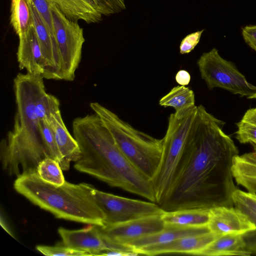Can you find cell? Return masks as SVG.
I'll use <instances>...</instances> for the list:
<instances>
[{
    "label": "cell",
    "instance_id": "1",
    "mask_svg": "<svg viewBox=\"0 0 256 256\" xmlns=\"http://www.w3.org/2000/svg\"><path fill=\"white\" fill-rule=\"evenodd\" d=\"M224 122L200 105L172 182L158 204L164 212L234 206L232 172L238 150Z\"/></svg>",
    "mask_w": 256,
    "mask_h": 256
},
{
    "label": "cell",
    "instance_id": "2",
    "mask_svg": "<svg viewBox=\"0 0 256 256\" xmlns=\"http://www.w3.org/2000/svg\"><path fill=\"white\" fill-rule=\"evenodd\" d=\"M72 128L81 152L75 169L156 203L152 182L124 156L96 114L76 118Z\"/></svg>",
    "mask_w": 256,
    "mask_h": 256
},
{
    "label": "cell",
    "instance_id": "3",
    "mask_svg": "<svg viewBox=\"0 0 256 256\" xmlns=\"http://www.w3.org/2000/svg\"><path fill=\"white\" fill-rule=\"evenodd\" d=\"M42 74L18 73L14 80L16 111L14 126L0 142L2 169L10 176L37 171L50 157L42 136L36 112L38 100L46 92Z\"/></svg>",
    "mask_w": 256,
    "mask_h": 256
},
{
    "label": "cell",
    "instance_id": "4",
    "mask_svg": "<svg viewBox=\"0 0 256 256\" xmlns=\"http://www.w3.org/2000/svg\"><path fill=\"white\" fill-rule=\"evenodd\" d=\"M16 191L32 203L56 218L94 224L104 225L105 215L88 184L65 182L58 186L43 180L37 171L21 174L14 183Z\"/></svg>",
    "mask_w": 256,
    "mask_h": 256
},
{
    "label": "cell",
    "instance_id": "5",
    "mask_svg": "<svg viewBox=\"0 0 256 256\" xmlns=\"http://www.w3.org/2000/svg\"><path fill=\"white\" fill-rule=\"evenodd\" d=\"M90 107L101 118L124 156L152 182L160 164L163 139L156 138L136 129L97 102H91Z\"/></svg>",
    "mask_w": 256,
    "mask_h": 256
},
{
    "label": "cell",
    "instance_id": "6",
    "mask_svg": "<svg viewBox=\"0 0 256 256\" xmlns=\"http://www.w3.org/2000/svg\"><path fill=\"white\" fill-rule=\"evenodd\" d=\"M198 106L171 114L163 139L159 168L152 180L156 203L158 204L168 190L182 158L188 134L194 122Z\"/></svg>",
    "mask_w": 256,
    "mask_h": 256
},
{
    "label": "cell",
    "instance_id": "7",
    "mask_svg": "<svg viewBox=\"0 0 256 256\" xmlns=\"http://www.w3.org/2000/svg\"><path fill=\"white\" fill-rule=\"evenodd\" d=\"M197 64L210 90L220 88L241 97L256 99V86L247 81L232 62L222 58L216 48L203 53Z\"/></svg>",
    "mask_w": 256,
    "mask_h": 256
},
{
    "label": "cell",
    "instance_id": "8",
    "mask_svg": "<svg viewBox=\"0 0 256 256\" xmlns=\"http://www.w3.org/2000/svg\"><path fill=\"white\" fill-rule=\"evenodd\" d=\"M49 2L60 58V80L72 81L82 58L84 30L78 21L70 20L56 5Z\"/></svg>",
    "mask_w": 256,
    "mask_h": 256
},
{
    "label": "cell",
    "instance_id": "9",
    "mask_svg": "<svg viewBox=\"0 0 256 256\" xmlns=\"http://www.w3.org/2000/svg\"><path fill=\"white\" fill-rule=\"evenodd\" d=\"M92 194L104 214V226L148 216H161L165 212L158 204L154 202L126 198L99 190L94 188Z\"/></svg>",
    "mask_w": 256,
    "mask_h": 256
},
{
    "label": "cell",
    "instance_id": "10",
    "mask_svg": "<svg viewBox=\"0 0 256 256\" xmlns=\"http://www.w3.org/2000/svg\"><path fill=\"white\" fill-rule=\"evenodd\" d=\"M161 216H148L114 224L99 226V228L104 240L124 246L127 242L164 230L165 224Z\"/></svg>",
    "mask_w": 256,
    "mask_h": 256
},
{
    "label": "cell",
    "instance_id": "11",
    "mask_svg": "<svg viewBox=\"0 0 256 256\" xmlns=\"http://www.w3.org/2000/svg\"><path fill=\"white\" fill-rule=\"evenodd\" d=\"M210 232L218 236L244 234L256 230V224L236 208L219 206L210 209L208 224Z\"/></svg>",
    "mask_w": 256,
    "mask_h": 256
},
{
    "label": "cell",
    "instance_id": "12",
    "mask_svg": "<svg viewBox=\"0 0 256 256\" xmlns=\"http://www.w3.org/2000/svg\"><path fill=\"white\" fill-rule=\"evenodd\" d=\"M218 236L210 231L207 232L184 236L171 242L144 247L134 252L138 254L156 256L164 254H196L213 242Z\"/></svg>",
    "mask_w": 256,
    "mask_h": 256
},
{
    "label": "cell",
    "instance_id": "13",
    "mask_svg": "<svg viewBox=\"0 0 256 256\" xmlns=\"http://www.w3.org/2000/svg\"><path fill=\"white\" fill-rule=\"evenodd\" d=\"M58 233L64 246L88 252L92 256H98L101 251L108 249L99 226L96 225L90 224L83 228L74 230L60 227Z\"/></svg>",
    "mask_w": 256,
    "mask_h": 256
},
{
    "label": "cell",
    "instance_id": "14",
    "mask_svg": "<svg viewBox=\"0 0 256 256\" xmlns=\"http://www.w3.org/2000/svg\"><path fill=\"white\" fill-rule=\"evenodd\" d=\"M18 68L27 72L43 75L45 78L48 70L36 33L33 26L24 36L19 38L16 53Z\"/></svg>",
    "mask_w": 256,
    "mask_h": 256
},
{
    "label": "cell",
    "instance_id": "15",
    "mask_svg": "<svg viewBox=\"0 0 256 256\" xmlns=\"http://www.w3.org/2000/svg\"><path fill=\"white\" fill-rule=\"evenodd\" d=\"M48 120L53 130L56 145L62 157L60 165L62 170H68L70 168V162H76L80 158L81 154L80 146L76 140L67 130L60 111L51 116Z\"/></svg>",
    "mask_w": 256,
    "mask_h": 256
},
{
    "label": "cell",
    "instance_id": "16",
    "mask_svg": "<svg viewBox=\"0 0 256 256\" xmlns=\"http://www.w3.org/2000/svg\"><path fill=\"white\" fill-rule=\"evenodd\" d=\"M210 231L208 226L200 227H182L165 225L164 228L161 231L127 242L124 244V246L135 252L136 250L140 248L166 244L181 238L201 234Z\"/></svg>",
    "mask_w": 256,
    "mask_h": 256
},
{
    "label": "cell",
    "instance_id": "17",
    "mask_svg": "<svg viewBox=\"0 0 256 256\" xmlns=\"http://www.w3.org/2000/svg\"><path fill=\"white\" fill-rule=\"evenodd\" d=\"M54 4L70 20L88 24L102 20V10L98 0H48Z\"/></svg>",
    "mask_w": 256,
    "mask_h": 256
},
{
    "label": "cell",
    "instance_id": "18",
    "mask_svg": "<svg viewBox=\"0 0 256 256\" xmlns=\"http://www.w3.org/2000/svg\"><path fill=\"white\" fill-rule=\"evenodd\" d=\"M196 255L250 256L252 254L246 249L243 234H228L218 237Z\"/></svg>",
    "mask_w": 256,
    "mask_h": 256
},
{
    "label": "cell",
    "instance_id": "19",
    "mask_svg": "<svg viewBox=\"0 0 256 256\" xmlns=\"http://www.w3.org/2000/svg\"><path fill=\"white\" fill-rule=\"evenodd\" d=\"M254 150L234 157L232 172L238 184L256 194V150Z\"/></svg>",
    "mask_w": 256,
    "mask_h": 256
},
{
    "label": "cell",
    "instance_id": "20",
    "mask_svg": "<svg viewBox=\"0 0 256 256\" xmlns=\"http://www.w3.org/2000/svg\"><path fill=\"white\" fill-rule=\"evenodd\" d=\"M210 216V209H186L165 212L161 216L165 225L182 227L207 226Z\"/></svg>",
    "mask_w": 256,
    "mask_h": 256
},
{
    "label": "cell",
    "instance_id": "21",
    "mask_svg": "<svg viewBox=\"0 0 256 256\" xmlns=\"http://www.w3.org/2000/svg\"><path fill=\"white\" fill-rule=\"evenodd\" d=\"M10 24L18 38L25 36L33 26L30 0H10Z\"/></svg>",
    "mask_w": 256,
    "mask_h": 256
},
{
    "label": "cell",
    "instance_id": "22",
    "mask_svg": "<svg viewBox=\"0 0 256 256\" xmlns=\"http://www.w3.org/2000/svg\"><path fill=\"white\" fill-rule=\"evenodd\" d=\"M159 104L164 108L172 107L178 112L195 106L194 94L185 86L174 87L159 100Z\"/></svg>",
    "mask_w": 256,
    "mask_h": 256
},
{
    "label": "cell",
    "instance_id": "23",
    "mask_svg": "<svg viewBox=\"0 0 256 256\" xmlns=\"http://www.w3.org/2000/svg\"><path fill=\"white\" fill-rule=\"evenodd\" d=\"M236 124V138L240 144L256 142V107L248 110Z\"/></svg>",
    "mask_w": 256,
    "mask_h": 256
},
{
    "label": "cell",
    "instance_id": "24",
    "mask_svg": "<svg viewBox=\"0 0 256 256\" xmlns=\"http://www.w3.org/2000/svg\"><path fill=\"white\" fill-rule=\"evenodd\" d=\"M37 172L44 181L55 186H62L66 182L62 169L58 161L48 157L39 164Z\"/></svg>",
    "mask_w": 256,
    "mask_h": 256
},
{
    "label": "cell",
    "instance_id": "25",
    "mask_svg": "<svg viewBox=\"0 0 256 256\" xmlns=\"http://www.w3.org/2000/svg\"><path fill=\"white\" fill-rule=\"evenodd\" d=\"M232 200L235 208L256 222V194L236 188L232 193Z\"/></svg>",
    "mask_w": 256,
    "mask_h": 256
},
{
    "label": "cell",
    "instance_id": "26",
    "mask_svg": "<svg viewBox=\"0 0 256 256\" xmlns=\"http://www.w3.org/2000/svg\"><path fill=\"white\" fill-rule=\"evenodd\" d=\"M60 102L54 96L44 93L37 100L36 104V115L40 120H49L51 116L60 111Z\"/></svg>",
    "mask_w": 256,
    "mask_h": 256
},
{
    "label": "cell",
    "instance_id": "27",
    "mask_svg": "<svg viewBox=\"0 0 256 256\" xmlns=\"http://www.w3.org/2000/svg\"><path fill=\"white\" fill-rule=\"evenodd\" d=\"M40 129L43 140L52 158L60 164L62 157L59 152L54 131L48 120H42L40 122Z\"/></svg>",
    "mask_w": 256,
    "mask_h": 256
},
{
    "label": "cell",
    "instance_id": "28",
    "mask_svg": "<svg viewBox=\"0 0 256 256\" xmlns=\"http://www.w3.org/2000/svg\"><path fill=\"white\" fill-rule=\"evenodd\" d=\"M36 249L45 256H88L90 254L70 248L63 244L55 246H37Z\"/></svg>",
    "mask_w": 256,
    "mask_h": 256
},
{
    "label": "cell",
    "instance_id": "29",
    "mask_svg": "<svg viewBox=\"0 0 256 256\" xmlns=\"http://www.w3.org/2000/svg\"><path fill=\"white\" fill-rule=\"evenodd\" d=\"M102 10L103 16H109L120 12L126 8L124 0H98Z\"/></svg>",
    "mask_w": 256,
    "mask_h": 256
},
{
    "label": "cell",
    "instance_id": "30",
    "mask_svg": "<svg viewBox=\"0 0 256 256\" xmlns=\"http://www.w3.org/2000/svg\"><path fill=\"white\" fill-rule=\"evenodd\" d=\"M204 30L197 31L187 35L183 38L180 46L181 54H188L192 51L200 42Z\"/></svg>",
    "mask_w": 256,
    "mask_h": 256
},
{
    "label": "cell",
    "instance_id": "31",
    "mask_svg": "<svg viewBox=\"0 0 256 256\" xmlns=\"http://www.w3.org/2000/svg\"><path fill=\"white\" fill-rule=\"evenodd\" d=\"M242 36L246 44L256 51V26H248L243 28Z\"/></svg>",
    "mask_w": 256,
    "mask_h": 256
},
{
    "label": "cell",
    "instance_id": "32",
    "mask_svg": "<svg viewBox=\"0 0 256 256\" xmlns=\"http://www.w3.org/2000/svg\"><path fill=\"white\" fill-rule=\"evenodd\" d=\"M256 225V222L254 223ZM246 249L252 254H256V230L243 234Z\"/></svg>",
    "mask_w": 256,
    "mask_h": 256
},
{
    "label": "cell",
    "instance_id": "33",
    "mask_svg": "<svg viewBox=\"0 0 256 256\" xmlns=\"http://www.w3.org/2000/svg\"><path fill=\"white\" fill-rule=\"evenodd\" d=\"M138 254L135 252L118 250H104L101 251L98 256H136Z\"/></svg>",
    "mask_w": 256,
    "mask_h": 256
},
{
    "label": "cell",
    "instance_id": "34",
    "mask_svg": "<svg viewBox=\"0 0 256 256\" xmlns=\"http://www.w3.org/2000/svg\"><path fill=\"white\" fill-rule=\"evenodd\" d=\"M190 75L189 72L184 70H178L175 77L176 82L181 86H187L190 81Z\"/></svg>",
    "mask_w": 256,
    "mask_h": 256
},
{
    "label": "cell",
    "instance_id": "35",
    "mask_svg": "<svg viewBox=\"0 0 256 256\" xmlns=\"http://www.w3.org/2000/svg\"><path fill=\"white\" fill-rule=\"evenodd\" d=\"M253 146L254 150H256V142H252L250 143Z\"/></svg>",
    "mask_w": 256,
    "mask_h": 256
}]
</instances>
